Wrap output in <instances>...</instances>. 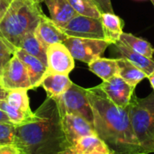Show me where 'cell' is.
<instances>
[{
	"mask_svg": "<svg viewBox=\"0 0 154 154\" xmlns=\"http://www.w3.org/2000/svg\"><path fill=\"white\" fill-rule=\"evenodd\" d=\"M97 136L110 154H148L139 143L129 116V106L119 107L97 88H87Z\"/></svg>",
	"mask_w": 154,
	"mask_h": 154,
	"instance_id": "cell-1",
	"label": "cell"
},
{
	"mask_svg": "<svg viewBox=\"0 0 154 154\" xmlns=\"http://www.w3.org/2000/svg\"><path fill=\"white\" fill-rule=\"evenodd\" d=\"M14 143L22 154H56L70 147L61 125V116L53 98L47 97L33 112V119L14 125Z\"/></svg>",
	"mask_w": 154,
	"mask_h": 154,
	"instance_id": "cell-2",
	"label": "cell"
},
{
	"mask_svg": "<svg viewBox=\"0 0 154 154\" xmlns=\"http://www.w3.org/2000/svg\"><path fill=\"white\" fill-rule=\"evenodd\" d=\"M43 14L37 0H12L0 16V36L15 50Z\"/></svg>",
	"mask_w": 154,
	"mask_h": 154,
	"instance_id": "cell-3",
	"label": "cell"
},
{
	"mask_svg": "<svg viewBox=\"0 0 154 154\" xmlns=\"http://www.w3.org/2000/svg\"><path fill=\"white\" fill-rule=\"evenodd\" d=\"M129 116L139 143L148 154L154 152V91L143 98L134 95Z\"/></svg>",
	"mask_w": 154,
	"mask_h": 154,
	"instance_id": "cell-4",
	"label": "cell"
},
{
	"mask_svg": "<svg viewBox=\"0 0 154 154\" xmlns=\"http://www.w3.org/2000/svg\"><path fill=\"white\" fill-rule=\"evenodd\" d=\"M60 116L72 114L84 117L93 124V114L87 95V88H83L75 83L60 97L54 99Z\"/></svg>",
	"mask_w": 154,
	"mask_h": 154,
	"instance_id": "cell-5",
	"label": "cell"
},
{
	"mask_svg": "<svg viewBox=\"0 0 154 154\" xmlns=\"http://www.w3.org/2000/svg\"><path fill=\"white\" fill-rule=\"evenodd\" d=\"M62 43L69 51L74 60L88 64L101 57L109 45H111L106 40L78 37H67Z\"/></svg>",
	"mask_w": 154,
	"mask_h": 154,
	"instance_id": "cell-6",
	"label": "cell"
},
{
	"mask_svg": "<svg viewBox=\"0 0 154 154\" xmlns=\"http://www.w3.org/2000/svg\"><path fill=\"white\" fill-rule=\"evenodd\" d=\"M61 30L68 37L105 40L100 18L77 14Z\"/></svg>",
	"mask_w": 154,
	"mask_h": 154,
	"instance_id": "cell-7",
	"label": "cell"
},
{
	"mask_svg": "<svg viewBox=\"0 0 154 154\" xmlns=\"http://www.w3.org/2000/svg\"><path fill=\"white\" fill-rule=\"evenodd\" d=\"M0 85L7 90L32 89L24 64L14 55L0 74Z\"/></svg>",
	"mask_w": 154,
	"mask_h": 154,
	"instance_id": "cell-8",
	"label": "cell"
},
{
	"mask_svg": "<svg viewBox=\"0 0 154 154\" xmlns=\"http://www.w3.org/2000/svg\"><path fill=\"white\" fill-rule=\"evenodd\" d=\"M97 87L111 102L119 107H126L129 106L135 90L134 87L125 82L118 75L103 81Z\"/></svg>",
	"mask_w": 154,
	"mask_h": 154,
	"instance_id": "cell-9",
	"label": "cell"
},
{
	"mask_svg": "<svg viewBox=\"0 0 154 154\" xmlns=\"http://www.w3.org/2000/svg\"><path fill=\"white\" fill-rule=\"evenodd\" d=\"M46 53L48 72L69 75L74 69V58L62 42L50 45Z\"/></svg>",
	"mask_w": 154,
	"mask_h": 154,
	"instance_id": "cell-10",
	"label": "cell"
},
{
	"mask_svg": "<svg viewBox=\"0 0 154 154\" xmlns=\"http://www.w3.org/2000/svg\"><path fill=\"white\" fill-rule=\"evenodd\" d=\"M60 116L62 130L70 147L84 136L97 134L93 124L84 117L72 114H65Z\"/></svg>",
	"mask_w": 154,
	"mask_h": 154,
	"instance_id": "cell-11",
	"label": "cell"
},
{
	"mask_svg": "<svg viewBox=\"0 0 154 154\" xmlns=\"http://www.w3.org/2000/svg\"><path fill=\"white\" fill-rule=\"evenodd\" d=\"M37 39L47 48L54 43L62 42L68 36L50 17L43 14L34 30Z\"/></svg>",
	"mask_w": 154,
	"mask_h": 154,
	"instance_id": "cell-12",
	"label": "cell"
},
{
	"mask_svg": "<svg viewBox=\"0 0 154 154\" xmlns=\"http://www.w3.org/2000/svg\"><path fill=\"white\" fill-rule=\"evenodd\" d=\"M14 55L24 64L32 88L40 87L44 76L48 72L47 65L21 49H15Z\"/></svg>",
	"mask_w": 154,
	"mask_h": 154,
	"instance_id": "cell-13",
	"label": "cell"
},
{
	"mask_svg": "<svg viewBox=\"0 0 154 154\" xmlns=\"http://www.w3.org/2000/svg\"><path fill=\"white\" fill-rule=\"evenodd\" d=\"M42 2L49 10L50 18L60 28L78 14L68 0H42Z\"/></svg>",
	"mask_w": 154,
	"mask_h": 154,
	"instance_id": "cell-14",
	"label": "cell"
},
{
	"mask_svg": "<svg viewBox=\"0 0 154 154\" xmlns=\"http://www.w3.org/2000/svg\"><path fill=\"white\" fill-rule=\"evenodd\" d=\"M72 83L73 82L69 78V75L47 72L40 87L44 88L47 97L56 99L65 93Z\"/></svg>",
	"mask_w": 154,
	"mask_h": 154,
	"instance_id": "cell-15",
	"label": "cell"
},
{
	"mask_svg": "<svg viewBox=\"0 0 154 154\" xmlns=\"http://www.w3.org/2000/svg\"><path fill=\"white\" fill-rule=\"evenodd\" d=\"M100 21L103 27L105 40L111 44L116 43L124 32V20L115 13H104L101 14Z\"/></svg>",
	"mask_w": 154,
	"mask_h": 154,
	"instance_id": "cell-16",
	"label": "cell"
},
{
	"mask_svg": "<svg viewBox=\"0 0 154 154\" xmlns=\"http://www.w3.org/2000/svg\"><path fill=\"white\" fill-rule=\"evenodd\" d=\"M115 45L117 51L121 54V57L128 60L135 67L143 70L147 76L154 70V60L152 59L147 58L138 52L134 51L120 41L115 43Z\"/></svg>",
	"mask_w": 154,
	"mask_h": 154,
	"instance_id": "cell-17",
	"label": "cell"
},
{
	"mask_svg": "<svg viewBox=\"0 0 154 154\" xmlns=\"http://www.w3.org/2000/svg\"><path fill=\"white\" fill-rule=\"evenodd\" d=\"M88 69L103 81L108 80L119 74L118 59L99 57L88 63Z\"/></svg>",
	"mask_w": 154,
	"mask_h": 154,
	"instance_id": "cell-18",
	"label": "cell"
},
{
	"mask_svg": "<svg viewBox=\"0 0 154 154\" xmlns=\"http://www.w3.org/2000/svg\"><path fill=\"white\" fill-rule=\"evenodd\" d=\"M78 154H94L97 152L110 153L106 143L97 136V134L88 135L78 140L72 146Z\"/></svg>",
	"mask_w": 154,
	"mask_h": 154,
	"instance_id": "cell-19",
	"label": "cell"
},
{
	"mask_svg": "<svg viewBox=\"0 0 154 154\" xmlns=\"http://www.w3.org/2000/svg\"><path fill=\"white\" fill-rule=\"evenodd\" d=\"M118 66H119V74L125 82L130 84L131 86L136 88V86L142 82L144 79L147 78V75L135 67L133 63H131L128 60L121 57L118 58Z\"/></svg>",
	"mask_w": 154,
	"mask_h": 154,
	"instance_id": "cell-20",
	"label": "cell"
},
{
	"mask_svg": "<svg viewBox=\"0 0 154 154\" xmlns=\"http://www.w3.org/2000/svg\"><path fill=\"white\" fill-rule=\"evenodd\" d=\"M17 49H21L27 52L28 54L36 57L40 60H42L45 65H47V47L44 46L35 36L34 32H29L21 42L19 47Z\"/></svg>",
	"mask_w": 154,
	"mask_h": 154,
	"instance_id": "cell-21",
	"label": "cell"
},
{
	"mask_svg": "<svg viewBox=\"0 0 154 154\" xmlns=\"http://www.w3.org/2000/svg\"><path fill=\"white\" fill-rule=\"evenodd\" d=\"M119 41L134 51L150 59L153 58L154 48L149 42L128 32H123Z\"/></svg>",
	"mask_w": 154,
	"mask_h": 154,
	"instance_id": "cell-22",
	"label": "cell"
},
{
	"mask_svg": "<svg viewBox=\"0 0 154 154\" xmlns=\"http://www.w3.org/2000/svg\"><path fill=\"white\" fill-rule=\"evenodd\" d=\"M28 89L18 88V89H12L8 90V94L5 99V102L18 109L26 113L32 112L30 107V99L28 97Z\"/></svg>",
	"mask_w": 154,
	"mask_h": 154,
	"instance_id": "cell-23",
	"label": "cell"
},
{
	"mask_svg": "<svg viewBox=\"0 0 154 154\" xmlns=\"http://www.w3.org/2000/svg\"><path fill=\"white\" fill-rule=\"evenodd\" d=\"M0 109L8 117L11 124L14 125H20L26 124L33 119V112L26 113L21 110H18L11 106H9L5 100L0 102Z\"/></svg>",
	"mask_w": 154,
	"mask_h": 154,
	"instance_id": "cell-24",
	"label": "cell"
},
{
	"mask_svg": "<svg viewBox=\"0 0 154 154\" xmlns=\"http://www.w3.org/2000/svg\"><path fill=\"white\" fill-rule=\"evenodd\" d=\"M78 14L97 18L101 17V13L92 0H68Z\"/></svg>",
	"mask_w": 154,
	"mask_h": 154,
	"instance_id": "cell-25",
	"label": "cell"
},
{
	"mask_svg": "<svg viewBox=\"0 0 154 154\" xmlns=\"http://www.w3.org/2000/svg\"><path fill=\"white\" fill-rule=\"evenodd\" d=\"M14 49L0 36V72L14 55Z\"/></svg>",
	"mask_w": 154,
	"mask_h": 154,
	"instance_id": "cell-26",
	"label": "cell"
},
{
	"mask_svg": "<svg viewBox=\"0 0 154 154\" xmlns=\"http://www.w3.org/2000/svg\"><path fill=\"white\" fill-rule=\"evenodd\" d=\"M14 125L11 124L0 123V145L14 143Z\"/></svg>",
	"mask_w": 154,
	"mask_h": 154,
	"instance_id": "cell-27",
	"label": "cell"
},
{
	"mask_svg": "<svg viewBox=\"0 0 154 154\" xmlns=\"http://www.w3.org/2000/svg\"><path fill=\"white\" fill-rule=\"evenodd\" d=\"M97 5V9L101 14L104 13H114L113 5L111 0H92Z\"/></svg>",
	"mask_w": 154,
	"mask_h": 154,
	"instance_id": "cell-28",
	"label": "cell"
},
{
	"mask_svg": "<svg viewBox=\"0 0 154 154\" xmlns=\"http://www.w3.org/2000/svg\"><path fill=\"white\" fill-rule=\"evenodd\" d=\"M0 154H22L14 143L0 145Z\"/></svg>",
	"mask_w": 154,
	"mask_h": 154,
	"instance_id": "cell-29",
	"label": "cell"
},
{
	"mask_svg": "<svg viewBox=\"0 0 154 154\" xmlns=\"http://www.w3.org/2000/svg\"><path fill=\"white\" fill-rule=\"evenodd\" d=\"M7 94H8V90L5 89V88H3V87L0 85V102L5 101V100L6 99Z\"/></svg>",
	"mask_w": 154,
	"mask_h": 154,
	"instance_id": "cell-30",
	"label": "cell"
},
{
	"mask_svg": "<svg viewBox=\"0 0 154 154\" xmlns=\"http://www.w3.org/2000/svg\"><path fill=\"white\" fill-rule=\"evenodd\" d=\"M0 123H5V124H11V122L9 121L8 117L5 116V114L0 109ZM13 125V124H11Z\"/></svg>",
	"mask_w": 154,
	"mask_h": 154,
	"instance_id": "cell-31",
	"label": "cell"
},
{
	"mask_svg": "<svg viewBox=\"0 0 154 154\" xmlns=\"http://www.w3.org/2000/svg\"><path fill=\"white\" fill-rule=\"evenodd\" d=\"M56 154H78V153L73 150V148H72V147H69V148H66V149H64V150H62V151H60V152H57Z\"/></svg>",
	"mask_w": 154,
	"mask_h": 154,
	"instance_id": "cell-32",
	"label": "cell"
},
{
	"mask_svg": "<svg viewBox=\"0 0 154 154\" xmlns=\"http://www.w3.org/2000/svg\"><path fill=\"white\" fill-rule=\"evenodd\" d=\"M147 79H149V81L151 83V86H152V89H153L154 91V70L150 75L147 76Z\"/></svg>",
	"mask_w": 154,
	"mask_h": 154,
	"instance_id": "cell-33",
	"label": "cell"
},
{
	"mask_svg": "<svg viewBox=\"0 0 154 154\" xmlns=\"http://www.w3.org/2000/svg\"><path fill=\"white\" fill-rule=\"evenodd\" d=\"M94 154H110V153H106V152H97V153Z\"/></svg>",
	"mask_w": 154,
	"mask_h": 154,
	"instance_id": "cell-34",
	"label": "cell"
},
{
	"mask_svg": "<svg viewBox=\"0 0 154 154\" xmlns=\"http://www.w3.org/2000/svg\"><path fill=\"white\" fill-rule=\"evenodd\" d=\"M151 2L152 3V5H153V6H154V0H151Z\"/></svg>",
	"mask_w": 154,
	"mask_h": 154,
	"instance_id": "cell-35",
	"label": "cell"
},
{
	"mask_svg": "<svg viewBox=\"0 0 154 154\" xmlns=\"http://www.w3.org/2000/svg\"><path fill=\"white\" fill-rule=\"evenodd\" d=\"M37 1H39V2H41V3L42 2V0H37Z\"/></svg>",
	"mask_w": 154,
	"mask_h": 154,
	"instance_id": "cell-36",
	"label": "cell"
},
{
	"mask_svg": "<svg viewBox=\"0 0 154 154\" xmlns=\"http://www.w3.org/2000/svg\"><path fill=\"white\" fill-rule=\"evenodd\" d=\"M6 1H7V2H9V3H10V2H11V1H12V0H6Z\"/></svg>",
	"mask_w": 154,
	"mask_h": 154,
	"instance_id": "cell-37",
	"label": "cell"
},
{
	"mask_svg": "<svg viewBox=\"0 0 154 154\" xmlns=\"http://www.w3.org/2000/svg\"><path fill=\"white\" fill-rule=\"evenodd\" d=\"M0 74H1V72H0Z\"/></svg>",
	"mask_w": 154,
	"mask_h": 154,
	"instance_id": "cell-38",
	"label": "cell"
}]
</instances>
